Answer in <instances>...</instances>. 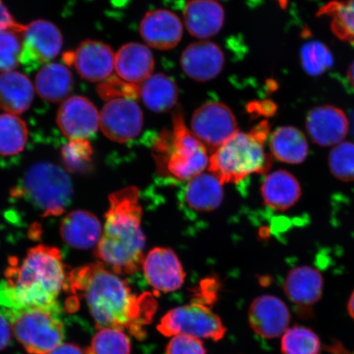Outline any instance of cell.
Returning <instances> with one entry per match:
<instances>
[{"label": "cell", "mask_w": 354, "mask_h": 354, "mask_svg": "<svg viewBox=\"0 0 354 354\" xmlns=\"http://www.w3.org/2000/svg\"><path fill=\"white\" fill-rule=\"evenodd\" d=\"M102 233L100 220L88 211L71 212L60 225L62 239L77 250H88L98 245Z\"/></svg>", "instance_id": "cell-21"}, {"label": "cell", "mask_w": 354, "mask_h": 354, "mask_svg": "<svg viewBox=\"0 0 354 354\" xmlns=\"http://www.w3.org/2000/svg\"><path fill=\"white\" fill-rule=\"evenodd\" d=\"M73 183L63 168L50 162L30 167L12 196L25 198L44 218L64 214L73 198Z\"/></svg>", "instance_id": "cell-6"}, {"label": "cell", "mask_w": 354, "mask_h": 354, "mask_svg": "<svg viewBox=\"0 0 354 354\" xmlns=\"http://www.w3.org/2000/svg\"><path fill=\"white\" fill-rule=\"evenodd\" d=\"M347 82L348 86L351 88V90L354 91V61L349 66L347 72Z\"/></svg>", "instance_id": "cell-42"}, {"label": "cell", "mask_w": 354, "mask_h": 354, "mask_svg": "<svg viewBox=\"0 0 354 354\" xmlns=\"http://www.w3.org/2000/svg\"><path fill=\"white\" fill-rule=\"evenodd\" d=\"M131 340L122 329L102 328L93 338L86 354H130Z\"/></svg>", "instance_id": "cell-32"}, {"label": "cell", "mask_w": 354, "mask_h": 354, "mask_svg": "<svg viewBox=\"0 0 354 354\" xmlns=\"http://www.w3.org/2000/svg\"><path fill=\"white\" fill-rule=\"evenodd\" d=\"M268 133L267 122L259 124L250 133L238 131L211 153V174L223 185L236 184L252 174L267 172L272 165L263 145Z\"/></svg>", "instance_id": "cell-4"}, {"label": "cell", "mask_w": 354, "mask_h": 354, "mask_svg": "<svg viewBox=\"0 0 354 354\" xmlns=\"http://www.w3.org/2000/svg\"><path fill=\"white\" fill-rule=\"evenodd\" d=\"M324 280L320 272L308 266L292 269L288 273L284 291L292 303L301 307L312 306L322 297Z\"/></svg>", "instance_id": "cell-23"}, {"label": "cell", "mask_w": 354, "mask_h": 354, "mask_svg": "<svg viewBox=\"0 0 354 354\" xmlns=\"http://www.w3.org/2000/svg\"><path fill=\"white\" fill-rule=\"evenodd\" d=\"M184 21L193 37L209 39L223 28L225 12L214 0H189L184 8Z\"/></svg>", "instance_id": "cell-20"}, {"label": "cell", "mask_w": 354, "mask_h": 354, "mask_svg": "<svg viewBox=\"0 0 354 354\" xmlns=\"http://www.w3.org/2000/svg\"><path fill=\"white\" fill-rule=\"evenodd\" d=\"M21 64L35 70L55 59L63 47V37L52 22L37 20L25 26L22 32Z\"/></svg>", "instance_id": "cell-10"}, {"label": "cell", "mask_w": 354, "mask_h": 354, "mask_svg": "<svg viewBox=\"0 0 354 354\" xmlns=\"http://www.w3.org/2000/svg\"><path fill=\"white\" fill-rule=\"evenodd\" d=\"M35 88L41 99L57 103L66 99L72 92L73 75L63 64L46 65L35 77Z\"/></svg>", "instance_id": "cell-26"}, {"label": "cell", "mask_w": 354, "mask_h": 354, "mask_svg": "<svg viewBox=\"0 0 354 354\" xmlns=\"http://www.w3.org/2000/svg\"><path fill=\"white\" fill-rule=\"evenodd\" d=\"M68 276L60 251L55 247L37 245L20 261L12 258L0 283L2 309L50 307L57 304Z\"/></svg>", "instance_id": "cell-2"}, {"label": "cell", "mask_w": 354, "mask_h": 354, "mask_svg": "<svg viewBox=\"0 0 354 354\" xmlns=\"http://www.w3.org/2000/svg\"><path fill=\"white\" fill-rule=\"evenodd\" d=\"M80 76L87 81L104 82L115 69V55L108 44L86 41L73 52V63Z\"/></svg>", "instance_id": "cell-18"}, {"label": "cell", "mask_w": 354, "mask_h": 354, "mask_svg": "<svg viewBox=\"0 0 354 354\" xmlns=\"http://www.w3.org/2000/svg\"><path fill=\"white\" fill-rule=\"evenodd\" d=\"M306 127L313 142L326 147L342 143L348 134L349 124L342 109L325 105L310 111Z\"/></svg>", "instance_id": "cell-16"}, {"label": "cell", "mask_w": 354, "mask_h": 354, "mask_svg": "<svg viewBox=\"0 0 354 354\" xmlns=\"http://www.w3.org/2000/svg\"><path fill=\"white\" fill-rule=\"evenodd\" d=\"M139 96L149 110L154 113H167L176 104L178 90L170 77L157 73L140 84Z\"/></svg>", "instance_id": "cell-27"}, {"label": "cell", "mask_w": 354, "mask_h": 354, "mask_svg": "<svg viewBox=\"0 0 354 354\" xmlns=\"http://www.w3.org/2000/svg\"><path fill=\"white\" fill-rule=\"evenodd\" d=\"M281 348L282 354H321L322 342L311 329L295 326L283 335Z\"/></svg>", "instance_id": "cell-31"}, {"label": "cell", "mask_w": 354, "mask_h": 354, "mask_svg": "<svg viewBox=\"0 0 354 354\" xmlns=\"http://www.w3.org/2000/svg\"><path fill=\"white\" fill-rule=\"evenodd\" d=\"M140 33L150 47L167 50L181 41L183 26L174 12L156 10L146 13L140 24Z\"/></svg>", "instance_id": "cell-17"}, {"label": "cell", "mask_w": 354, "mask_h": 354, "mask_svg": "<svg viewBox=\"0 0 354 354\" xmlns=\"http://www.w3.org/2000/svg\"><path fill=\"white\" fill-rule=\"evenodd\" d=\"M153 150L159 174L179 180H192L209 163L207 149L185 125L179 111L174 116V129L162 131Z\"/></svg>", "instance_id": "cell-5"}, {"label": "cell", "mask_w": 354, "mask_h": 354, "mask_svg": "<svg viewBox=\"0 0 354 354\" xmlns=\"http://www.w3.org/2000/svg\"><path fill=\"white\" fill-rule=\"evenodd\" d=\"M48 354H86L82 348L74 344H62Z\"/></svg>", "instance_id": "cell-41"}, {"label": "cell", "mask_w": 354, "mask_h": 354, "mask_svg": "<svg viewBox=\"0 0 354 354\" xmlns=\"http://www.w3.org/2000/svg\"><path fill=\"white\" fill-rule=\"evenodd\" d=\"M167 354H206L201 340L187 335H176L166 348Z\"/></svg>", "instance_id": "cell-38"}, {"label": "cell", "mask_w": 354, "mask_h": 354, "mask_svg": "<svg viewBox=\"0 0 354 354\" xmlns=\"http://www.w3.org/2000/svg\"><path fill=\"white\" fill-rule=\"evenodd\" d=\"M25 26L17 24L6 6H4L2 0H0V32L6 30H16L22 32Z\"/></svg>", "instance_id": "cell-39"}, {"label": "cell", "mask_w": 354, "mask_h": 354, "mask_svg": "<svg viewBox=\"0 0 354 354\" xmlns=\"http://www.w3.org/2000/svg\"><path fill=\"white\" fill-rule=\"evenodd\" d=\"M353 133H354V113L353 115Z\"/></svg>", "instance_id": "cell-44"}, {"label": "cell", "mask_w": 354, "mask_h": 354, "mask_svg": "<svg viewBox=\"0 0 354 354\" xmlns=\"http://www.w3.org/2000/svg\"><path fill=\"white\" fill-rule=\"evenodd\" d=\"M142 110L132 99L110 100L100 113V127L109 140L126 143L140 135L142 130Z\"/></svg>", "instance_id": "cell-11"}, {"label": "cell", "mask_w": 354, "mask_h": 354, "mask_svg": "<svg viewBox=\"0 0 354 354\" xmlns=\"http://www.w3.org/2000/svg\"><path fill=\"white\" fill-rule=\"evenodd\" d=\"M317 16L328 17L335 37L354 44V0H333L322 7Z\"/></svg>", "instance_id": "cell-29"}, {"label": "cell", "mask_w": 354, "mask_h": 354, "mask_svg": "<svg viewBox=\"0 0 354 354\" xmlns=\"http://www.w3.org/2000/svg\"><path fill=\"white\" fill-rule=\"evenodd\" d=\"M348 311L349 315H351L353 319L354 320V290L351 296V298H349L348 299Z\"/></svg>", "instance_id": "cell-43"}, {"label": "cell", "mask_w": 354, "mask_h": 354, "mask_svg": "<svg viewBox=\"0 0 354 354\" xmlns=\"http://www.w3.org/2000/svg\"><path fill=\"white\" fill-rule=\"evenodd\" d=\"M56 122L62 133L70 140H86L98 130L100 113L86 97H70L57 111Z\"/></svg>", "instance_id": "cell-12"}, {"label": "cell", "mask_w": 354, "mask_h": 354, "mask_svg": "<svg viewBox=\"0 0 354 354\" xmlns=\"http://www.w3.org/2000/svg\"><path fill=\"white\" fill-rule=\"evenodd\" d=\"M22 32L16 30L0 32V72H11L21 64Z\"/></svg>", "instance_id": "cell-36"}, {"label": "cell", "mask_w": 354, "mask_h": 354, "mask_svg": "<svg viewBox=\"0 0 354 354\" xmlns=\"http://www.w3.org/2000/svg\"><path fill=\"white\" fill-rule=\"evenodd\" d=\"M223 199V184L212 174H201L189 180L180 194L185 210L207 214L218 209Z\"/></svg>", "instance_id": "cell-19"}, {"label": "cell", "mask_w": 354, "mask_h": 354, "mask_svg": "<svg viewBox=\"0 0 354 354\" xmlns=\"http://www.w3.org/2000/svg\"><path fill=\"white\" fill-rule=\"evenodd\" d=\"M190 127L194 136L211 153L238 132L232 111L220 102H207L198 108L193 114Z\"/></svg>", "instance_id": "cell-9"}, {"label": "cell", "mask_w": 354, "mask_h": 354, "mask_svg": "<svg viewBox=\"0 0 354 354\" xmlns=\"http://www.w3.org/2000/svg\"><path fill=\"white\" fill-rule=\"evenodd\" d=\"M300 55L303 68L313 77L319 76L334 64V57L329 48L319 41L304 44L301 48Z\"/></svg>", "instance_id": "cell-34"}, {"label": "cell", "mask_w": 354, "mask_h": 354, "mask_svg": "<svg viewBox=\"0 0 354 354\" xmlns=\"http://www.w3.org/2000/svg\"><path fill=\"white\" fill-rule=\"evenodd\" d=\"M145 277L155 290L169 293L183 286L185 274L174 251L155 248L144 259Z\"/></svg>", "instance_id": "cell-13"}, {"label": "cell", "mask_w": 354, "mask_h": 354, "mask_svg": "<svg viewBox=\"0 0 354 354\" xmlns=\"http://www.w3.org/2000/svg\"><path fill=\"white\" fill-rule=\"evenodd\" d=\"M28 140L26 122L17 115H0V155L12 156L24 149Z\"/></svg>", "instance_id": "cell-30"}, {"label": "cell", "mask_w": 354, "mask_h": 354, "mask_svg": "<svg viewBox=\"0 0 354 354\" xmlns=\"http://www.w3.org/2000/svg\"><path fill=\"white\" fill-rule=\"evenodd\" d=\"M141 216L138 189L129 187L110 194L104 232L95 254L118 275L134 274L143 264L145 239Z\"/></svg>", "instance_id": "cell-3"}, {"label": "cell", "mask_w": 354, "mask_h": 354, "mask_svg": "<svg viewBox=\"0 0 354 354\" xmlns=\"http://www.w3.org/2000/svg\"><path fill=\"white\" fill-rule=\"evenodd\" d=\"M98 93L102 98L109 101L118 98L134 99L139 96V86L124 82L121 78H113L101 84Z\"/></svg>", "instance_id": "cell-37"}, {"label": "cell", "mask_w": 354, "mask_h": 354, "mask_svg": "<svg viewBox=\"0 0 354 354\" xmlns=\"http://www.w3.org/2000/svg\"><path fill=\"white\" fill-rule=\"evenodd\" d=\"M329 167L335 178L344 183L354 181V143L335 145L329 154Z\"/></svg>", "instance_id": "cell-35"}, {"label": "cell", "mask_w": 354, "mask_h": 354, "mask_svg": "<svg viewBox=\"0 0 354 354\" xmlns=\"http://www.w3.org/2000/svg\"><path fill=\"white\" fill-rule=\"evenodd\" d=\"M154 59L148 47L139 43H128L115 55V70L124 82L142 83L151 76Z\"/></svg>", "instance_id": "cell-22"}, {"label": "cell", "mask_w": 354, "mask_h": 354, "mask_svg": "<svg viewBox=\"0 0 354 354\" xmlns=\"http://www.w3.org/2000/svg\"><path fill=\"white\" fill-rule=\"evenodd\" d=\"M269 144L273 156L279 161L300 165L308 157L306 137L294 127H279L273 132Z\"/></svg>", "instance_id": "cell-28"}, {"label": "cell", "mask_w": 354, "mask_h": 354, "mask_svg": "<svg viewBox=\"0 0 354 354\" xmlns=\"http://www.w3.org/2000/svg\"><path fill=\"white\" fill-rule=\"evenodd\" d=\"M261 193L269 209L286 211L299 201L302 189L295 176L286 170H278L266 176Z\"/></svg>", "instance_id": "cell-24"}, {"label": "cell", "mask_w": 354, "mask_h": 354, "mask_svg": "<svg viewBox=\"0 0 354 354\" xmlns=\"http://www.w3.org/2000/svg\"><path fill=\"white\" fill-rule=\"evenodd\" d=\"M35 88L30 79L11 71L0 74V109L19 115L26 112L32 104Z\"/></svg>", "instance_id": "cell-25"}, {"label": "cell", "mask_w": 354, "mask_h": 354, "mask_svg": "<svg viewBox=\"0 0 354 354\" xmlns=\"http://www.w3.org/2000/svg\"><path fill=\"white\" fill-rule=\"evenodd\" d=\"M85 299L99 328L128 330L143 339L144 326L156 311L152 295H137L118 274L101 263L84 266L71 272L66 286Z\"/></svg>", "instance_id": "cell-1"}, {"label": "cell", "mask_w": 354, "mask_h": 354, "mask_svg": "<svg viewBox=\"0 0 354 354\" xmlns=\"http://www.w3.org/2000/svg\"><path fill=\"white\" fill-rule=\"evenodd\" d=\"M290 321L289 308L276 296H259L250 308L249 322L252 329L266 339L284 335Z\"/></svg>", "instance_id": "cell-14"}, {"label": "cell", "mask_w": 354, "mask_h": 354, "mask_svg": "<svg viewBox=\"0 0 354 354\" xmlns=\"http://www.w3.org/2000/svg\"><path fill=\"white\" fill-rule=\"evenodd\" d=\"M224 64L223 50L218 44L209 41L190 44L180 57L184 73L199 82H209L218 77Z\"/></svg>", "instance_id": "cell-15"}, {"label": "cell", "mask_w": 354, "mask_h": 354, "mask_svg": "<svg viewBox=\"0 0 354 354\" xmlns=\"http://www.w3.org/2000/svg\"><path fill=\"white\" fill-rule=\"evenodd\" d=\"M12 327L4 314L0 313V351L6 348L11 339Z\"/></svg>", "instance_id": "cell-40"}, {"label": "cell", "mask_w": 354, "mask_h": 354, "mask_svg": "<svg viewBox=\"0 0 354 354\" xmlns=\"http://www.w3.org/2000/svg\"><path fill=\"white\" fill-rule=\"evenodd\" d=\"M158 330L165 336L187 335L215 342L223 339L227 330L219 317L201 303L170 310L162 317Z\"/></svg>", "instance_id": "cell-8"}, {"label": "cell", "mask_w": 354, "mask_h": 354, "mask_svg": "<svg viewBox=\"0 0 354 354\" xmlns=\"http://www.w3.org/2000/svg\"><path fill=\"white\" fill-rule=\"evenodd\" d=\"M17 342L30 354H48L63 344L64 323L59 305L2 309Z\"/></svg>", "instance_id": "cell-7"}, {"label": "cell", "mask_w": 354, "mask_h": 354, "mask_svg": "<svg viewBox=\"0 0 354 354\" xmlns=\"http://www.w3.org/2000/svg\"><path fill=\"white\" fill-rule=\"evenodd\" d=\"M66 169L74 174H86L92 169V145L86 139L70 140L62 149Z\"/></svg>", "instance_id": "cell-33"}]
</instances>
